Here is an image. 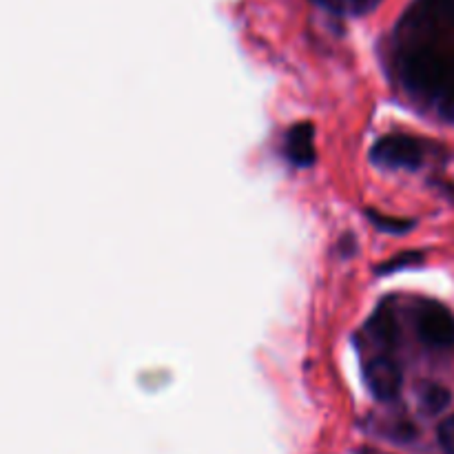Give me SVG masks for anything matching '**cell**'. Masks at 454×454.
I'll use <instances>...</instances> for the list:
<instances>
[{"label": "cell", "instance_id": "cell-4", "mask_svg": "<svg viewBox=\"0 0 454 454\" xmlns=\"http://www.w3.org/2000/svg\"><path fill=\"white\" fill-rule=\"evenodd\" d=\"M366 381L371 393L381 402H390L402 390V371L397 364L388 357H377L368 364L366 368Z\"/></svg>", "mask_w": 454, "mask_h": 454}, {"label": "cell", "instance_id": "cell-9", "mask_svg": "<svg viewBox=\"0 0 454 454\" xmlns=\"http://www.w3.org/2000/svg\"><path fill=\"white\" fill-rule=\"evenodd\" d=\"M439 442H442L443 450L454 454V415L439 426Z\"/></svg>", "mask_w": 454, "mask_h": 454}, {"label": "cell", "instance_id": "cell-2", "mask_svg": "<svg viewBox=\"0 0 454 454\" xmlns=\"http://www.w3.org/2000/svg\"><path fill=\"white\" fill-rule=\"evenodd\" d=\"M371 158L384 168H419L424 162V149L417 137L406 133H390L372 146Z\"/></svg>", "mask_w": 454, "mask_h": 454}, {"label": "cell", "instance_id": "cell-1", "mask_svg": "<svg viewBox=\"0 0 454 454\" xmlns=\"http://www.w3.org/2000/svg\"><path fill=\"white\" fill-rule=\"evenodd\" d=\"M448 58L450 56L430 47L412 51L403 62V78H406L411 91H415L421 98H428V100H437Z\"/></svg>", "mask_w": 454, "mask_h": 454}, {"label": "cell", "instance_id": "cell-8", "mask_svg": "<svg viewBox=\"0 0 454 454\" xmlns=\"http://www.w3.org/2000/svg\"><path fill=\"white\" fill-rule=\"evenodd\" d=\"M437 102L439 106H442V114L446 115V118L454 120V53L448 58V67H446V74H443Z\"/></svg>", "mask_w": 454, "mask_h": 454}, {"label": "cell", "instance_id": "cell-10", "mask_svg": "<svg viewBox=\"0 0 454 454\" xmlns=\"http://www.w3.org/2000/svg\"><path fill=\"white\" fill-rule=\"evenodd\" d=\"M317 3L326 4V7H331V9H341V7H346V4H353V0H317Z\"/></svg>", "mask_w": 454, "mask_h": 454}, {"label": "cell", "instance_id": "cell-3", "mask_svg": "<svg viewBox=\"0 0 454 454\" xmlns=\"http://www.w3.org/2000/svg\"><path fill=\"white\" fill-rule=\"evenodd\" d=\"M419 337L433 348H450L454 346V317L446 306L437 301H426L417 317Z\"/></svg>", "mask_w": 454, "mask_h": 454}, {"label": "cell", "instance_id": "cell-7", "mask_svg": "<svg viewBox=\"0 0 454 454\" xmlns=\"http://www.w3.org/2000/svg\"><path fill=\"white\" fill-rule=\"evenodd\" d=\"M450 390L439 384H426L419 390V403L424 408V412H428V415H439V412L446 411L450 406Z\"/></svg>", "mask_w": 454, "mask_h": 454}, {"label": "cell", "instance_id": "cell-5", "mask_svg": "<svg viewBox=\"0 0 454 454\" xmlns=\"http://www.w3.org/2000/svg\"><path fill=\"white\" fill-rule=\"evenodd\" d=\"M286 155L297 167H310L315 162V129L300 122L286 133Z\"/></svg>", "mask_w": 454, "mask_h": 454}, {"label": "cell", "instance_id": "cell-6", "mask_svg": "<svg viewBox=\"0 0 454 454\" xmlns=\"http://www.w3.org/2000/svg\"><path fill=\"white\" fill-rule=\"evenodd\" d=\"M371 328H372V335H375V340L380 341L381 346L390 348V346L397 344L399 340L397 317H395V313L388 309V306H384V309H380L375 315H372Z\"/></svg>", "mask_w": 454, "mask_h": 454}]
</instances>
